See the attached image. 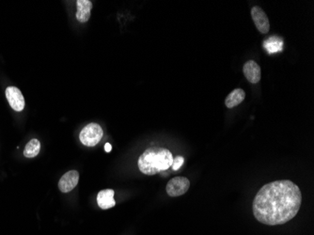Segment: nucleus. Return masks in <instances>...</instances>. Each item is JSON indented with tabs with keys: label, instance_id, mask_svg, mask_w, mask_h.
Masks as SVG:
<instances>
[{
	"label": "nucleus",
	"instance_id": "obj_2",
	"mask_svg": "<svg viewBox=\"0 0 314 235\" xmlns=\"http://www.w3.org/2000/svg\"><path fill=\"white\" fill-rule=\"evenodd\" d=\"M173 157L168 149L151 147L138 158V169L146 175H155L168 170L172 165Z\"/></svg>",
	"mask_w": 314,
	"mask_h": 235
},
{
	"label": "nucleus",
	"instance_id": "obj_7",
	"mask_svg": "<svg viewBox=\"0 0 314 235\" xmlns=\"http://www.w3.org/2000/svg\"><path fill=\"white\" fill-rule=\"evenodd\" d=\"M79 181V173L77 170H71L65 173L59 182V188L62 193H68L76 188Z\"/></svg>",
	"mask_w": 314,
	"mask_h": 235
},
{
	"label": "nucleus",
	"instance_id": "obj_11",
	"mask_svg": "<svg viewBox=\"0 0 314 235\" xmlns=\"http://www.w3.org/2000/svg\"><path fill=\"white\" fill-rule=\"evenodd\" d=\"M246 98V92L242 89H236L231 92L225 100V105L228 108H234L240 105Z\"/></svg>",
	"mask_w": 314,
	"mask_h": 235
},
{
	"label": "nucleus",
	"instance_id": "obj_13",
	"mask_svg": "<svg viewBox=\"0 0 314 235\" xmlns=\"http://www.w3.org/2000/svg\"><path fill=\"white\" fill-rule=\"evenodd\" d=\"M183 162H184V159L183 157H176L175 158H173V161H172V165H171V168L172 170H178L182 166H183Z\"/></svg>",
	"mask_w": 314,
	"mask_h": 235
},
{
	"label": "nucleus",
	"instance_id": "obj_3",
	"mask_svg": "<svg viewBox=\"0 0 314 235\" xmlns=\"http://www.w3.org/2000/svg\"><path fill=\"white\" fill-rule=\"evenodd\" d=\"M104 132L98 123L92 122L86 125L80 132V141L83 145L88 147H93L99 143L103 137Z\"/></svg>",
	"mask_w": 314,
	"mask_h": 235
},
{
	"label": "nucleus",
	"instance_id": "obj_12",
	"mask_svg": "<svg viewBox=\"0 0 314 235\" xmlns=\"http://www.w3.org/2000/svg\"><path fill=\"white\" fill-rule=\"evenodd\" d=\"M40 143L38 139H31L28 143L26 144V148L24 150V156L27 158H33L39 155Z\"/></svg>",
	"mask_w": 314,
	"mask_h": 235
},
{
	"label": "nucleus",
	"instance_id": "obj_10",
	"mask_svg": "<svg viewBox=\"0 0 314 235\" xmlns=\"http://www.w3.org/2000/svg\"><path fill=\"white\" fill-rule=\"evenodd\" d=\"M78 12L76 14L77 19L80 23H86L91 18V12L92 9V1L90 0H78L77 2Z\"/></svg>",
	"mask_w": 314,
	"mask_h": 235
},
{
	"label": "nucleus",
	"instance_id": "obj_4",
	"mask_svg": "<svg viewBox=\"0 0 314 235\" xmlns=\"http://www.w3.org/2000/svg\"><path fill=\"white\" fill-rule=\"evenodd\" d=\"M190 187V182L185 177H175L167 184L166 190L170 196H180L185 194Z\"/></svg>",
	"mask_w": 314,
	"mask_h": 235
},
{
	"label": "nucleus",
	"instance_id": "obj_8",
	"mask_svg": "<svg viewBox=\"0 0 314 235\" xmlns=\"http://www.w3.org/2000/svg\"><path fill=\"white\" fill-rule=\"evenodd\" d=\"M243 72L246 78L252 84H257L262 78L261 67L254 60H249L243 67Z\"/></svg>",
	"mask_w": 314,
	"mask_h": 235
},
{
	"label": "nucleus",
	"instance_id": "obj_1",
	"mask_svg": "<svg viewBox=\"0 0 314 235\" xmlns=\"http://www.w3.org/2000/svg\"><path fill=\"white\" fill-rule=\"evenodd\" d=\"M302 194L295 183L281 180L266 183L253 200V215L262 224L282 225L292 220L301 207Z\"/></svg>",
	"mask_w": 314,
	"mask_h": 235
},
{
	"label": "nucleus",
	"instance_id": "obj_14",
	"mask_svg": "<svg viewBox=\"0 0 314 235\" xmlns=\"http://www.w3.org/2000/svg\"><path fill=\"white\" fill-rule=\"evenodd\" d=\"M105 150L106 153H109V152H111V150H112V146H111V145H110V144L109 143L105 144Z\"/></svg>",
	"mask_w": 314,
	"mask_h": 235
},
{
	"label": "nucleus",
	"instance_id": "obj_5",
	"mask_svg": "<svg viewBox=\"0 0 314 235\" xmlns=\"http://www.w3.org/2000/svg\"><path fill=\"white\" fill-rule=\"evenodd\" d=\"M251 17L257 29L262 33L266 34L270 30V23L266 13L263 12L262 8L255 6L251 9Z\"/></svg>",
	"mask_w": 314,
	"mask_h": 235
},
{
	"label": "nucleus",
	"instance_id": "obj_9",
	"mask_svg": "<svg viewBox=\"0 0 314 235\" xmlns=\"http://www.w3.org/2000/svg\"><path fill=\"white\" fill-rule=\"evenodd\" d=\"M114 194L115 193L112 189H105L100 191L97 195L98 206L103 210L110 209L114 207L116 205Z\"/></svg>",
	"mask_w": 314,
	"mask_h": 235
},
{
	"label": "nucleus",
	"instance_id": "obj_6",
	"mask_svg": "<svg viewBox=\"0 0 314 235\" xmlns=\"http://www.w3.org/2000/svg\"><path fill=\"white\" fill-rule=\"evenodd\" d=\"M6 97L12 108L15 111H22L25 107V98L21 91L15 87H9L6 90Z\"/></svg>",
	"mask_w": 314,
	"mask_h": 235
}]
</instances>
